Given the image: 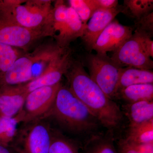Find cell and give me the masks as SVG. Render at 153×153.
<instances>
[{
    "mask_svg": "<svg viewBox=\"0 0 153 153\" xmlns=\"http://www.w3.org/2000/svg\"><path fill=\"white\" fill-rule=\"evenodd\" d=\"M64 75L71 92L98 119L103 127L114 134L121 128L123 112L91 78L80 61L71 60Z\"/></svg>",
    "mask_w": 153,
    "mask_h": 153,
    "instance_id": "1",
    "label": "cell"
},
{
    "mask_svg": "<svg viewBox=\"0 0 153 153\" xmlns=\"http://www.w3.org/2000/svg\"><path fill=\"white\" fill-rule=\"evenodd\" d=\"M52 116L60 126L71 133L85 137V140L101 132L100 122L72 93L61 84L54 103L45 116Z\"/></svg>",
    "mask_w": 153,
    "mask_h": 153,
    "instance_id": "2",
    "label": "cell"
},
{
    "mask_svg": "<svg viewBox=\"0 0 153 153\" xmlns=\"http://www.w3.org/2000/svg\"><path fill=\"white\" fill-rule=\"evenodd\" d=\"M66 49L56 44L39 47L33 52L21 55L0 79V87L22 85L38 78Z\"/></svg>",
    "mask_w": 153,
    "mask_h": 153,
    "instance_id": "3",
    "label": "cell"
},
{
    "mask_svg": "<svg viewBox=\"0 0 153 153\" xmlns=\"http://www.w3.org/2000/svg\"><path fill=\"white\" fill-rule=\"evenodd\" d=\"M51 1H0V12L17 24L30 30L47 32L52 19Z\"/></svg>",
    "mask_w": 153,
    "mask_h": 153,
    "instance_id": "4",
    "label": "cell"
},
{
    "mask_svg": "<svg viewBox=\"0 0 153 153\" xmlns=\"http://www.w3.org/2000/svg\"><path fill=\"white\" fill-rule=\"evenodd\" d=\"M25 125L10 146L17 153H49L52 136L49 124L40 119Z\"/></svg>",
    "mask_w": 153,
    "mask_h": 153,
    "instance_id": "5",
    "label": "cell"
},
{
    "mask_svg": "<svg viewBox=\"0 0 153 153\" xmlns=\"http://www.w3.org/2000/svg\"><path fill=\"white\" fill-rule=\"evenodd\" d=\"M91 78L109 98L116 96L117 87L121 68L106 54H88L85 59Z\"/></svg>",
    "mask_w": 153,
    "mask_h": 153,
    "instance_id": "6",
    "label": "cell"
},
{
    "mask_svg": "<svg viewBox=\"0 0 153 153\" xmlns=\"http://www.w3.org/2000/svg\"><path fill=\"white\" fill-rule=\"evenodd\" d=\"M61 83L37 88L28 94L20 113L24 123L44 117L54 103Z\"/></svg>",
    "mask_w": 153,
    "mask_h": 153,
    "instance_id": "7",
    "label": "cell"
},
{
    "mask_svg": "<svg viewBox=\"0 0 153 153\" xmlns=\"http://www.w3.org/2000/svg\"><path fill=\"white\" fill-rule=\"evenodd\" d=\"M47 36H49L47 32L22 27L0 12V44L25 49L40 38Z\"/></svg>",
    "mask_w": 153,
    "mask_h": 153,
    "instance_id": "8",
    "label": "cell"
},
{
    "mask_svg": "<svg viewBox=\"0 0 153 153\" xmlns=\"http://www.w3.org/2000/svg\"><path fill=\"white\" fill-rule=\"evenodd\" d=\"M121 67L126 66L152 70L153 61L143 49L140 36L134 32L111 57Z\"/></svg>",
    "mask_w": 153,
    "mask_h": 153,
    "instance_id": "9",
    "label": "cell"
},
{
    "mask_svg": "<svg viewBox=\"0 0 153 153\" xmlns=\"http://www.w3.org/2000/svg\"><path fill=\"white\" fill-rule=\"evenodd\" d=\"M133 31L132 27L121 25L114 19L99 36L92 50L102 54L114 52L131 37Z\"/></svg>",
    "mask_w": 153,
    "mask_h": 153,
    "instance_id": "10",
    "label": "cell"
},
{
    "mask_svg": "<svg viewBox=\"0 0 153 153\" xmlns=\"http://www.w3.org/2000/svg\"><path fill=\"white\" fill-rule=\"evenodd\" d=\"M71 60L70 52L66 49L57 57L53 65L44 74L34 80L20 85L28 94L37 88L60 83L62 76L67 71Z\"/></svg>",
    "mask_w": 153,
    "mask_h": 153,
    "instance_id": "11",
    "label": "cell"
},
{
    "mask_svg": "<svg viewBox=\"0 0 153 153\" xmlns=\"http://www.w3.org/2000/svg\"><path fill=\"white\" fill-rule=\"evenodd\" d=\"M123 10V6L118 5L114 8L100 9L94 13L87 24L85 33L81 37L87 50L92 51L99 36L117 15L122 13Z\"/></svg>",
    "mask_w": 153,
    "mask_h": 153,
    "instance_id": "12",
    "label": "cell"
},
{
    "mask_svg": "<svg viewBox=\"0 0 153 153\" xmlns=\"http://www.w3.org/2000/svg\"><path fill=\"white\" fill-rule=\"evenodd\" d=\"M87 24H84L74 9L68 6L66 21L53 36L57 46L63 49L67 48L71 42L83 36Z\"/></svg>",
    "mask_w": 153,
    "mask_h": 153,
    "instance_id": "13",
    "label": "cell"
},
{
    "mask_svg": "<svg viewBox=\"0 0 153 153\" xmlns=\"http://www.w3.org/2000/svg\"><path fill=\"white\" fill-rule=\"evenodd\" d=\"M27 95L20 85L0 87V116L17 115L23 108Z\"/></svg>",
    "mask_w": 153,
    "mask_h": 153,
    "instance_id": "14",
    "label": "cell"
},
{
    "mask_svg": "<svg viewBox=\"0 0 153 153\" xmlns=\"http://www.w3.org/2000/svg\"><path fill=\"white\" fill-rule=\"evenodd\" d=\"M153 83L152 70L134 68L131 66L123 67L121 68L120 72L116 95L119 91L131 85Z\"/></svg>",
    "mask_w": 153,
    "mask_h": 153,
    "instance_id": "15",
    "label": "cell"
},
{
    "mask_svg": "<svg viewBox=\"0 0 153 153\" xmlns=\"http://www.w3.org/2000/svg\"><path fill=\"white\" fill-rule=\"evenodd\" d=\"M114 134L107 131L92 136L82 144V153H118Z\"/></svg>",
    "mask_w": 153,
    "mask_h": 153,
    "instance_id": "16",
    "label": "cell"
},
{
    "mask_svg": "<svg viewBox=\"0 0 153 153\" xmlns=\"http://www.w3.org/2000/svg\"><path fill=\"white\" fill-rule=\"evenodd\" d=\"M124 111L128 119V126L144 123L153 120V101L144 100L128 103L124 106Z\"/></svg>",
    "mask_w": 153,
    "mask_h": 153,
    "instance_id": "17",
    "label": "cell"
},
{
    "mask_svg": "<svg viewBox=\"0 0 153 153\" xmlns=\"http://www.w3.org/2000/svg\"><path fill=\"white\" fill-rule=\"evenodd\" d=\"M120 97L128 103L144 100H152L153 84L131 85L119 91L116 97Z\"/></svg>",
    "mask_w": 153,
    "mask_h": 153,
    "instance_id": "18",
    "label": "cell"
},
{
    "mask_svg": "<svg viewBox=\"0 0 153 153\" xmlns=\"http://www.w3.org/2000/svg\"><path fill=\"white\" fill-rule=\"evenodd\" d=\"M22 121L23 118L20 113L14 117L0 116V145L10 146L19 130L18 126Z\"/></svg>",
    "mask_w": 153,
    "mask_h": 153,
    "instance_id": "19",
    "label": "cell"
},
{
    "mask_svg": "<svg viewBox=\"0 0 153 153\" xmlns=\"http://www.w3.org/2000/svg\"><path fill=\"white\" fill-rule=\"evenodd\" d=\"M124 139L132 143H153V120L138 125L128 126Z\"/></svg>",
    "mask_w": 153,
    "mask_h": 153,
    "instance_id": "20",
    "label": "cell"
},
{
    "mask_svg": "<svg viewBox=\"0 0 153 153\" xmlns=\"http://www.w3.org/2000/svg\"><path fill=\"white\" fill-rule=\"evenodd\" d=\"M82 144L52 130L49 153H82Z\"/></svg>",
    "mask_w": 153,
    "mask_h": 153,
    "instance_id": "21",
    "label": "cell"
},
{
    "mask_svg": "<svg viewBox=\"0 0 153 153\" xmlns=\"http://www.w3.org/2000/svg\"><path fill=\"white\" fill-rule=\"evenodd\" d=\"M123 13L128 16L139 20L153 12V0H125Z\"/></svg>",
    "mask_w": 153,
    "mask_h": 153,
    "instance_id": "22",
    "label": "cell"
},
{
    "mask_svg": "<svg viewBox=\"0 0 153 153\" xmlns=\"http://www.w3.org/2000/svg\"><path fill=\"white\" fill-rule=\"evenodd\" d=\"M22 55L17 48L0 44V79Z\"/></svg>",
    "mask_w": 153,
    "mask_h": 153,
    "instance_id": "23",
    "label": "cell"
},
{
    "mask_svg": "<svg viewBox=\"0 0 153 153\" xmlns=\"http://www.w3.org/2000/svg\"><path fill=\"white\" fill-rule=\"evenodd\" d=\"M118 153H153V143H132L121 139L116 147Z\"/></svg>",
    "mask_w": 153,
    "mask_h": 153,
    "instance_id": "24",
    "label": "cell"
},
{
    "mask_svg": "<svg viewBox=\"0 0 153 153\" xmlns=\"http://www.w3.org/2000/svg\"><path fill=\"white\" fill-rule=\"evenodd\" d=\"M68 1L69 6L74 9L82 22L87 24L94 13L88 0H69Z\"/></svg>",
    "mask_w": 153,
    "mask_h": 153,
    "instance_id": "25",
    "label": "cell"
},
{
    "mask_svg": "<svg viewBox=\"0 0 153 153\" xmlns=\"http://www.w3.org/2000/svg\"><path fill=\"white\" fill-rule=\"evenodd\" d=\"M134 32L152 38L153 36V12L134 22Z\"/></svg>",
    "mask_w": 153,
    "mask_h": 153,
    "instance_id": "26",
    "label": "cell"
},
{
    "mask_svg": "<svg viewBox=\"0 0 153 153\" xmlns=\"http://www.w3.org/2000/svg\"><path fill=\"white\" fill-rule=\"evenodd\" d=\"M89 2L94 13L98 10H108L118 6L117 0H89Z\"/></svg>",
    "mask_w": 153,
    "mask_h": 153,
    "instance_id": "27",
    "label": "cell"
},
{
    "mask_svg": "<svg viewBox=\"0 0 153 153\" xmlns=\"http://www.w3.org/2000/svg\"><path fill=\"white\" fill-rule=\"evenodd\" d=\"M138 34V33H137ZM143 49L149 57H153V41L152 38L140 35Z\"/></svg>",
    "mask_w": 153,
    "mask_h": 153,
    "instance_id": "28",
    "label": "cell"
},
{
    "mask_svg": "<svg viewBox=\"0 0 153 153\" xmlns=\"http://www.w3.org/2000/svg\"><path fill=\"white\" fill-rule=\"evenodd\" d=\"M0 153H17L10 146L0 145Z\"/></svg>",
    "mask_w": 153,
    "mask_h": 153,
    "instance_id": "29",
    "label": "cell"
}]
</instances>
